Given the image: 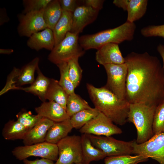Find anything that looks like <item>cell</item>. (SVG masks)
Segmentation results:
<instances>
[{
	"instance_id": "obj_34",
	"label": "cell",
	"mask_w": 164,
	"mask_h": 164,
	"mask_svg": "<svg viewBox=\"0 0 164 164\" xmlns=\"http://www.w3.org/2000/svg\"><path fill=\"white\" fill-rule=\"evenodd\" d=\"M52 0H23V14L44 9Z\"/></svg>"
},
{
	"instance_id": "obj_12",
	"label": "cell",
	"mask_w": 164,
	"mask_h": 164,
	"mask_svg": "<svg viewBox=\"0 0 164 164\" xmlns=\"http://www.w3.org/2000/svg\"><path fill=\"white\" fill-rule=\"evenodd\" d=\"M44 9L19 15L17 30L20 36L29 37L33 34L48 28L43 17Z\"/></svg>"
},
{
	"instance_id": "obj_7",
	"label": "cell",
	"mask_w": 164,
	"mask_h": 164,
	"mask_svg": "<svg viewBox=\"0 0 164 164\" xmlns=\"http://www.w3.org/2000/svg\"><path fill=\"white\" fill-rule=\"evenodd\" d=\"M56 144L58 157L56 164H73L82 162L81 136L68 135Z\"/></svg>"
},
{
	"instance_id": "obj_2",
	"label": "cell",
	"mask_w": 164,
	"mask_h": 164,
	"mask_svg": "<svg viewBox=\"0 0 164 164\" xmlns=\"http://www.w3.org/2000/svg\"><path fill=\"white\" fill-rule=\"evenodd\" d=\"M86 88L95 108L115 124L127 122L130 105L127 100L119 98L104 86L97 87L87 83Z\"/></svg>"
},
{
	"instance_id": "obj_42",
	"label": "cell",
	"mask_w": 164,
	"mask_h": 164,
	"mask_svg": "<svg viewBox=\"0 0 164 164\" xmlns=\"http://www.w3.org/2000/svg\"><path fill=\"white\" fill-rule=\"evenodd\" d=\"M83 164L82 162H81V163H74V164Z\"/></svg>"
},
{
	"instance_id": "obj_24",
	"label": "cell",
	"mask_w": 164,
	"mask_h": 164,
	"mask_svg": "<svg viewBox=\"0 0 164 164\" xmlns=\"http://www.w3.org/2000/svg\"><path fill=\"white\" fill-rule=\"evenodd\" d=\"M29 131L17 120H10L5 125L2 135L7 140H23Z\"/></svg>"
},
{
	"instance_id": "obj_39",
	"label": "cell",
	"mask_w": 164,
	"mask_h": 164,
	"mask_svg": "<svg viewBox=\"0 0 164 164\" xmlns=\"http://www.w3.org/2000/svg\"><path fill=\"white\" fill-rule=\"evenodd\" d=\"M23 162L24 164H56L53 161L43 158L40 159H37L33 160L26 159L23 160Z\"/></svg>"
},
{
	"instance_id": "obj_29",
	"label": "cell",
	"mask_w": 164,
	"mask_h": 164,
	"mask_svg": "<svg viewBox=\"0 0 164 164\" xmlns=\"http://www.w3.org/2000/svg\"><path fill=\"white\" fill-rule=\"evenodd\" d=\"M149 158L142 155H118L106 157L104 164H138L147 161Z\"/></svg>"
},
{
	"instance_id": "obj_11",
	"label": "cell",
	"mask_w": 164,
	"mask_h": 164,
	"mask_svg": "<svg viewBox=\"0 0 164 164\" xmlns=\"http://www.w3.org/2000/svg\"><path fill=\"white\" fill-rule=\"evenodd\" d=\"M114 123L100 112L96 117L80 128L79 132L82 134L105 136L121 134L122 132L121 129Z\"/></svg>"
},
{
	"instance_id": "obj_31",
	"label": "cell",
	"mask_w": 164,
	"mask_h": 164,
	"mask_svg": "<svg viewBox=\"0 0 164 164\" xmlns=\"http://www.w3.org/2000/svg\"><path fill=\"white\" fill-rule=\"evenodd\" d=\"M79 58L75 57L67 62L70 78L76 88L80 84L83 72V70L78 62Z\"/></svg>"
},
{
	"instance_id": "obj_25",
	"label": "cell",
	"mask_w": 164,
	"mask_h": 164,
	"mask_svg": "<svg viewBox=\"0 0 164 164\" xmlns=\"http://www.w3.org/2000/svg\"><path fill=\"white\" fill-rule=\"evenodd\" d=\"M39 57H35L20 70L16 80L17 87L27 84H31L34 82L35 72L39 67Z\"/></svg>"
},
{
	"instance_id": "obj_27",
	"label": "cell",
	"mask_w": 164,
	"mask_h": 164,
	"mask_svg": "<svg viewBox=\"0 0 164 164\" xmlns=\"http://www.w3.org/2000/svg\"><path fill=\"white\" fill-rule=\"evenodd\" d=\"M100 112L95 108L84 110L70 117V123L73 128L80 129L90 121L96 117Z\"/></svg>"
},
{
	"instance_id": "obj_33",
	"label": "cell",
	"mask_w": 164,
	"mask_h": 164,
	"mask_svg": "<svg viewBox=\"0 0 164 164\" xmlns=\"http://www.w3.org/2000/svg\"><path fill=\"white\" fill-rule=\"evenodd\" d=\"M152 128L154 135L164 132V101L156 108Z\"/></svg>"
},
{
	"instance_id": "obj_41",
	"label": "cell",
	"mask_w": 164,
	"mask_h": 164,
	"mask_svg": "<svg viewBox=\"0 0 164 164\" xmlns=\"http://www.w3.org/2000/svg\"><path fill=\"white\" fill-rule=\"evenodd\" d=\"M13 52L14 50L12 49H0V54L9 55L12 53Z\"/></svg>"
},
{
	"instance_id": "obj_30",
	"label": "cell",
	"mask_w": 164,
	"mask_h": 164,
	"mask_svg": "<svg viewBox=\"0 0 164 164\" xmlns=\"http://www.w3.org/2000/svg\"><path fill=\"white\" fill-rule=\"evenodd\" d=\"M56 66L60 71V78L59 83L60 85L68 95L75 93L76 88L70 78L67 62L62 63Z\"/></svg>"
},
{
	"instance_id": "obj_40",
	"label": "cell",
	"mask_w": 164,
	"mask_h": 164,
	"mask_svg": "<svg viewBox=\"0 0 164 164\" xmlns=\"http://www.w3.org/2000/svg\"><path fill=\"white\" fill-rule=\"evenodd\" d=\"M157 50L161 56L163 61V68L164 72V45L159 44L158 45Z\"/></svg>"
},
{
	"instance_id": "obj_13",
	"label": "cell",
	"mask_w": 164,
	"mask_h": 164,
	"mask_svg": "<svg viewBox=\"0 0 164 164\" xmlns=\"http://www.w3.org/2000/svg\"><path fill=\"white\" fill-rule=\"evenodd\" d=\"M99 11L85 5L78 6L72 13L70 32L78 34L82 32L85 26L96 20Z\"/></svg>"
},
{
	"instance_id": "obj_10",
	"label": "cell",
	"mask_w": 164,
	"mask_h": 164,
	"mask_svg": "<svg viewBox=\"0 0 164 164\" xmlns=\"http://www.w3.org/2000/svg\"><path fill=\"white\" fill-rule=\"evenodd\" d=\"M133 154L142 155L164 164V132L154 135L146 142L140 144L134 143Z\"/></svg>"
},
{
	"instance_id": "obj_17",
	"label": "cell",
	"mask_w": 164,
	"mask_h": 164,
	"mask_svg": "<svg viewBox=\"0 0 164 164\" xmlns=\"http://www.w3.org/2000/svg\"><path fill=\"white\" fill-rule=\"evenodd\" d=\"M27 45L29 48L37 51L42 49L51 51L55 46L53 30L47 28L33 34L29 37Z\"/></svg>"
},
{
	"instance_id": "obj_3",
	"label": "cell",
	"mask_w": 164,
	"mask_h": 164,
	"mask_svg": "<svg viewBox=\"0 0 164 164\" xmlns=\"http://www.w3.org/2000/svg\"><path fill=\"white\" fill-rule=\"evenodd\" d=\"M136 29L134 23L126 21L115 28L104 30L96 33L84 35L79 37L80 44L84 50L99 49L109 43L119 44L134 38Z\"/></svg>"
},
{
	"instance_id": "obj_36",
	"label": "cell",
	"mask_w": 164,
	"mask_h": 164,
	"mask_svg": "<svg viewBox=\"0 0 164 164\" xmlns=\"http://www.w3.org/2000/svg\"><path fill=\"white\" fill-rule=\"evenodd\" d=\"M20 70L14 67L12 70L8 75L5 84L0 91V96L11 90H17L18 87L16 86V80L19 75Z\"/></svg>"
},
{
	"instance_id": "obj_35",
	"label": "cell",
	"mask_w": 164,
	"mask_h": 164,
	"mask_svg": "<svg viewBox=\"0 0 164 164\" xmlns=\"http://www.w3.org/2000/svg\"><path fill=\"white\" fill-rule=\"evenodd\" d=\"M140 32L142 36L146 37H159L164 38V24L148 26L142 28Z\"/></svg>"
},
{
	"instance_id": "obj_32",
	"label": "cell",
	"mask_w": 164,
	"mask_h": 164,
	"mask_svg": "<svg viewBox=\"0 0 164 164\" xmlns=\"http://www.w3.org/2000/svg\"><path fill=\"white\" fill-rule=\"evenodd\" d=\"M43 117L33 114L30 111L23 110L16 115L17 120L29 130L33 128Z\"/></svg>"
},
{
	"instance_id": "obj_23",
	"label": "cell",
	"mask_w": 164,
	"mask_h": 164,
	"mask_svg": "<svg viewBox=\"0 0 164 164\" xmlns=\"http://www.w3.org/2000/svg\"><path fill=\"white\" fill-rule=\"evenodd\" d=\"M68 95L60 85L59 81L50 79V82L46 95V99L53 101L61 105L66 110Z\"/></svg>"
},
{
	"instance_id": "obj_18",
	"label": "cell",
	"mask_w": 164,
	"mask_h": 164,
	"mask_svg": "<svg viewBox=\"0 0 164 164\" xmlns=\"http://www.w3.org/2000/svg\"><path fill=\"white\" fill-rule=\"evenodd\" d=\"M54 122L47 118L42 117L27 133L23 140L24 145H30L45 141L47 132Z\"/></svg>"
},
{
	"instance_id": "obj_6",
	"label": "cell",
	"mask_w": 164,
	"mask_h": 164,
	"mask_svg": "<svg viewBox=\"0 0 164 164\" xmlns=\"http://www.w3.org/2000/svg\"><path fill=\"white\" fill-rule=\"evenodd\" d=\"M87 135L93 145L101 150L106 157L133 154L135 140L126 142L116 139L111 136Z\"/></svg>"
},
{
	"instance_id": "obj_16",
	"label": "cell",
	"mask_w": 164,
	"mask_h": 164,
	"mask_svg": "<svg viewBox=\"0 0 164 164\" xmlns=\"http://www.w3.org/2000/svg\"><path fill=\"white\" fill-rule=\"evenodd\" d=\"M37 114L54 122H59L70 118L66 110L61 105L53 101L43 102L35 108Z\"/></svg>"
},
{
	"instance_id": "obj_20",
	"label": "cell",
	"mask_w": 164,
	"mask_h": 164,
	"mask_svg": "<svg viewBox=\"0 0 164 164\" xmlns=\"http://www.w3.org/2000/svg\"><path fill=\"white\" fill-rule=\"evenodd\" d=\"M70 118L59 122H54L47 132L45 141L56 144L67 136L68 133L73 128Z\"/></svg>"
},
{
	"instance_id": "obj_19",
	"label": "cell",
	"mask_w": 164,
	"mask_h": 164,
	"mask_svg": "<svg viewBox=\"0 0 164 164\" xmlns=\"http://www.w3.org/2000/svg\"><path fill=\"white\" fill-rule=\"evenodd\" d=\"M37 75L34 82L26 87H18L17 90L31 93L37 96L43 102L46 101V95L49 86L50 79L45 76L38 67L37 69Z\"/></svg>"
},
{
	"instance_id": "obj_37",
	"label": "cell",
	"mask_w": 164,
	"mask_h": 164,
	"mask_svg": "<svg viewBox=\"0 0 164 164\" xmlns=\"http://www.w3.org/2000/svg\"><path fill=\"white\" fill-rule=\"evenodd\" d=\"M62 10L73 13L78 6L75 0H58Z\"/></svg>"
},
{
	"instance_id": "obj_22",
	"label": "cell",
	"mask_w": 164,
	"mask_h": 164,
	"mask_svg": "<svg viewBox=\"0 0 164 164\" xmlns=\"http://www.w3.org/2000/svg\"><path fill=\"white\" fill-rule=\"evenodd\" d=\"M72 12L62 10L61 16L53 29L55 46L64 38L67 34L70 32L72 25Z\"/></svg>"
},
{
	"instance_id": "obj_15",
	"label": "cell",
	"mask_w": 164,
	"mask_h": 164,
	"mask_svg": "<svg viewBox=\"0 0 164 164\" xmlns=\"http://www.w3.org/2000/svg\"><path fill=\"white\" fill-rule=\"evenodd\" d=\"M95 59L103 66L108 64H120L125 63L118 44L109 43L105 44L97 50Z\"/></svg>"
},
{
	"instance_id": "obj_28",
	"label": "cell",
	"mask_w": 164,
	"mask_h": 164,
	"mask_svg": "<svg viewBox=\"0 0 164 164\" xmlns=\"http://www.w3.org/2000/svg\"><path fill=\"white\" fill-rule=\"evenodd\" d=\"M91 108L86 101L75 92L68 95L66 111L70 117L82 110Z\"/></svg>"
},
{
	"instance_id": "obj_14",
	"label": "cell",
	"mask_w": 164,
	"mask_h": 164,
	"mask_svg": "<svg viewBox=\"0 0 164 164\" xmlns=\"http://www.w3.org/2000/svg\"><path fill=\"white\" fill-rule=\"evenodd\" d=\"M113 4L127 12L126 21L131 23L141 19L145 14L147 0H114Z\"/></svg>"
},
{
	"instance_id": "obj_8",
	"label": "cell",
	"mask_w": 164,
	"mask_h": 164,
	"mask_svg": "<svg viewBox=\"0 0 164 164\" xmlns=\"http://www.w3.org/2000/svg\"><path fill=\"white\" fill-rule=\"evenodd\" d=\"M107 75L104 86L121 100H126L128 68L125 63L108 64L103 66Z\"/></svg>"
},
{
	"instance_id": "obj_9",
	"label": "cell",
	"mask_w": 164,
	"mask_h": 164,
	"mask_svg": "<svg viewBox=\"0 0 164 164\" xmlns=\"http://www.w3.org/2000/svg\"><path fill=\"white\" fill-rule=\"evenodd\" d=\"M12 153L17 159L20 161L33 156L56 161L58 157L57 144L46 141L30 145L16 147L12 150Z\"/></svg>"
},
{
	"instance_id": "obj_5",
	"label": "cell",
	"mask_w": 164,
	"mask_h": 164,
	"mask_svg": "<svg viewBox=\"0 0 164 164\" xmlns=\"http://www.w3.org/2000/svg\"><path fill=\"white\" fill-rule=\"evenodd\" d=\"M79 39V34L68 32L62 40L51 51L48 56V60L57 65L83 56L85 50L80 44Z\"/></svg>"
},
{
	"instance_id": "obj_38",
	"label": "cell",
	"mask_w": 164,
	"mask_h": 164,
	"mask_svg": "<svg viewBox=\"0 0 164 164\" xmlns=\"http://www.w3.org/2000/svg\"><path fill=\"white\" fill-rule=\"evenodd\" d=\"M84 5L90 7L92 8L100 10L101 9L104 0H85L83 1Z\"/></svg>"
},
{
	"instance_id": "obj_4",
	"label": "cell",
	"mask_w": 164,
	"mask_h": 164,
	"mask_svg": "<svg viewBox=\"0 0 164 164\" xmlns=\"http://www.w3.org/2000/svg\"><path fill=\"white\" fill-rule=\"evenodd\" d=\"M156 108L140 104H130L127 121L136 128L137 143H143L154 135L152 126Z\"/></svg>"
},
{
	"instance_id": "obj_21",
	"label": "cell",
	"mask_w": 164,
	"mask_h": 164,
	"mask_svg": "<svg viewBox=\"0 0 164 164\" xmlns=\"http://www.w3.org/2000/svg\"><path fill=\"white\" fill-rule=\"evenodd\" d=\"M82 145V161L84 164H89L93 161H98L106 157L100 149L92 144L87 134H83L81 136Z\"/></svg>"
},
{
	"instance_id": "obj_1",
	"label": "cell",
	"mask_w": 164,
	"mask_h": 164,
	"mask_svg": "<svg viewBox=\"0 0 164 164\" xmlns=\"http://www.w3.org/2000/svg\"><path fill=\"white\" fill-rule=\"evenodd\" d=\"M124 58L126 100L130 104L156 107L164 101V72L159 60L147 52H132Z\"/></svg>"
},
{
	"instance_id": "obj_26",
	"label": "cell",
	"mask_w": 164,
	"mask_h": 164,
	"mask_svg": "<svg viewBox=\"0 0 164 164\" xmlns=\"http://www.w3.org/2000/svg\"><path fill=\"white\" fill-rule=\"evenodd\" d=\"M62 10L58 0H52L43 10V17L48 28L52 30L61 18Z\"/></svg>"
}]
</instances>
